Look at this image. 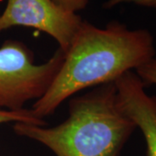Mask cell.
<instances>
[{
    "mask_svg": "<svg viewBox=\"0 0 156 156\" xmlns=\"http://www.w3.org/2000/svg\"><path fill=\"white\" fill-rule=\"evenodd\" d=\"M83 18L65 11L53 0H7L0 14V34L15 26L33 28L56 40L66 51L72 43Z\"/></svg>",
    "mask_w": 156,
    "mask_h": 156,
    "instance_id": "cell-4",
    "label": "cell"
},
{
    "mask_svg": "<svg viewBox=\"0 0 156 156\" xmlns=\"http://www.w3.org/2000/svg\"><path fill=\"white\" fill-rule=\"evenodd\" d=\"M136 128L119 103L115 83L72 96L69 116L56 126L13 125L17 135L38 141L56 156H121Z\"/></svg>",
    "mask_w": 156,
    "mask_h": 156,
    "instance_id": "cell-2",
    "label": "cell"
},
{
    "mask_svg": "<svg viewBox=\"0 0 156 156\" xmlns=\"http://www.w3.org/2000/svg\"><path fill=\"white\" fill-rule=\"evenodd\" d=\"M6 122H24L39 126H46L44 119L35 115L31 108H23L19 110L0 109V124Z\"/></svg>",
    "mask_w": 156,
    "mask_h": 156,
    "instance_id": "cell-6",
    "label": "cell"
},
{
    "mask_svg": "<svg viewBox=\"0 0 156 156\" xmlns=\"http://www.w3.org/2000/svg\"><path fill=\"white\" fill-rule=\"evenodd\" d=\"M134 72L145 83L146 87L148 85H156V55L150 61L137 68Z\"/></svg>",
    "mask_w": 156,
    "mask_h": 156,
    "instance_id": "cell-7",
    "label": "cell"
},
{
    "mask_svg": "<svg viewBox=\"0 0 156 156\" xmlns=\"http://www.w3.org/2000/svg\"><path fill=\"white\" fill-rule=\"evenodd\" d=\"M128 3L156 9V0H107L103 4L102 7L104 9H112L121 4H128Z\"/></svg>",
    "mask_w": 156,
    "mask_h": 156,
    "instance_id": "cell-9",
    "label": "cell"
},
{
    "mask_svg": "<svg viewBox=\"0 0 156 156\" xmlns=\"http://www.w3.org/2000/svg\"><path fill=\"white\" fill-rule=\"evenodd\" d=\"M119 103L139 128L147 145V156H156V95L146 92L145 83L134 71L115 82Z\"/></svg>",
    "mask_w": 156,
    "mask_h": 156,
    "instance_id": "cell-5",
    "label": "cell"
},
{
    "mask_svg": "<svg viewBox=\"0 0 156 156\" xmlns=\"http://www.w3.org/2000/svg\"><path fill=\"white\" fill-rule=\"evenodd\" d=\"M53 1L65 11L72 13H77L78 11L84 10L89 2V0H53Z\"/></svg>",
    "mask_w": 156,
    "mask_h": 156,
    "instance_id": "cell-8",
    "label": "cell"
},
{
    "mask_svg": "<svg viewBox=\"0 0 156 156\" xmlns=\"http://www.w3.org/2000/svg\"><path fill=\"white\" fill-rule=\"evenodd\" d=\"M0 14H1V13H0Z\"/></svg>",
    "mask_w": 156,
    "mask_h": 156,
    "instance_id": "cell-10",
    "label": "cell"
},
{
    "mask_svg": "<svg viewBox=\"0 0 156 156\" xmlns=\"http://www.w3.org/2000/svg\"><path fill=\"white\" fill-rule=\"evenodd\" d=\"M65 52L60 48L43 63H35L23 42L8 39L0 46V109L19 110L46 93L60 70Z\"/></svg>",
    "mask_w": 156,
    "mask_h": 156,
    "instance_id": "cell-3",
    "label": "cell"
},
{
    "mask_svg": "<svg viewBox=\"0 0 156 156\" xmlns=\"http://www.w3.org/2000/svg\"><path fill=\"white\" fill-rule=\"evenodd\" d=\"M64 55L50 88L31 109L40 119L53 115L62 103L83 89L115 83L156 55L148 30H130L112 20L99 28L83 20Z\"/></svg>",
    "mask_w": 156,
    "mask_h": 156,
    "instance_id": "cell-1",
    "label": "cell"
}]
</instances>
